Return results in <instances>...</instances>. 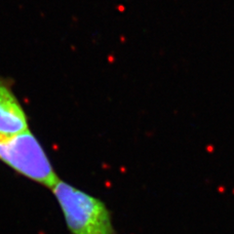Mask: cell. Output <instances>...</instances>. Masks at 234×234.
I'll use <instances>...</instances> for the list:
<instances>
[{"mask_svg": "<svg viewBox=\"0 0 234 234\" xmlns=\"http://www.w3.org/2000/svg\"><path fill=\"white\" fill-rule=\"evenodd\" d=\"M27 130L23 109L9 87L0 81V135L9 137Z\"/></svg>", "mask_w": 234, "mask_h": 234, "instance_id": "3", "label": "cell"}, {"mask_svg": "<svg viewBox=\"0 0 234 234\" xmlns=\"http://www.w3.org/2000/svg\"><path fill=\"white\" fill-rule=\"evenodd\" d=\"M52 190L72 234H114L110 213L98 198L62 181Z\"/></svg>", "mask_w": 234, "mask_h": 234, "instance_id": "1", "label": "cell"}, {"mask_svg": "<svg viewBox=\"0 0 234 234\" xmlns=\"http://www.w3.org/2000/svg\"><path fill=\"white\" fill-rule=\"evenodd\" d=\"M0 160L51 189L59 182L43 147L29 130L9 137L0 135Z\"/></svg>", "mask_w": 234, "mask_h": 234, "instance_id": "2", "label": "cell"}]
</instances>
